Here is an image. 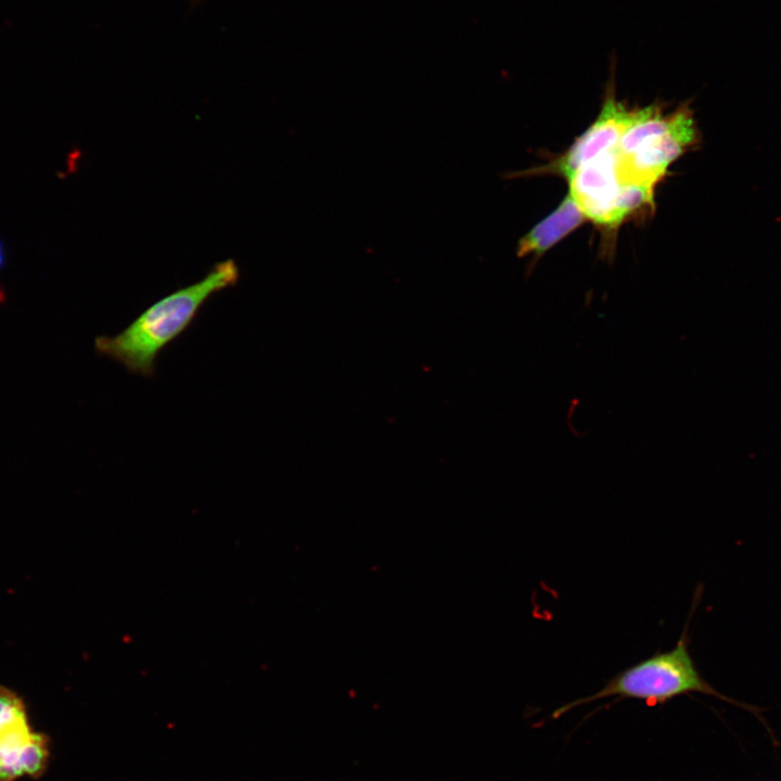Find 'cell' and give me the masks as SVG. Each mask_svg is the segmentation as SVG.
Here are the masks:
<instances>
[{"mask_svg": "<svg viewBox=\"0 0 781 781\" xmlns=\"http://www.w3.org/2000/svg\"><path fill=\"white\" fill-rule=\"evenodd\" d=\"M701 135L689 104L673 112L669 125L642 140L627 155L617 153V172L622 183L655 187L669 165L696 146Z\"/></svg>", "mask_w": 781, "mask_h": 781, "instance_id": "3", "label": "cell"}, {"mask_svg": "<svg viewBox=\"0 0 781 781\" xmlns=\"http://www.w3.org/2000/svg\"><path fill=\"white\" fill-rule=\"evenodd\" d=\"M586 220L577 203L567 194L550 215L521 238L516 248L517 256L539 257Z\"/></svg>", "mask_w": 781, "mask_h": 781, "instance_id": "7", "label": "cell"}, {"mask_svg": "<svg viewBox=\"0 0 781 781\" xmlns=\"http://www.w3.org/2000/svg\"><path fill=\"white\" fill-rule=\"evenodd\" d=\"M28 721L24 701L14 691L0 686V734Z\"/></svg>", "mask_w": 781, "mask_h": 781, "instance_id": "9", "label": "cell"}, {"mask_svg": "<svg viewBox=\"0 0 781 781\" xmlns=\"http://www.w3.org/2000/svg\"><path fill=\"white\" fill-rule=\"evenodd\" d=\"M613 72L596 120L560 158L549 166L550 171L562 175L567 181L582 164L617 149L623 133L633 118L635 111H629L615 98Z\"/></svg>", "mask_w": 781, "mask_h": 781, "instance_id": "4", "label": "cell"}, {"mask_svg": "<svg viewBox=\"0 0 781 781\" xmlns=\"http://www.w3.org/2000/svg\"><path fill=\"white\" fill-rule=\"evenodd\" d=\"M691 613L675 648L666 652H656L627 667L613 676L598 692L560 706L552 716L556 718L579 705L609 696L643 700L649 704H664L676 696L692 692L712 695L747 707L720 693L699 671L689 651L688 625Z\"/></svg>", "mask_w": 781, "mask_h": 781, "instance_id": "2", "label": "cell"}, {"mask_svg": "<svg viewBox=\"0 0 781 781\" xmlns=\"http://www.w3.org/2000/svg\"><path fill=\"white\" fill-rule=\"evenodd\" d=\"M192 1H193V2H199V1H201V0H192Z\"/></svg>", "mask_w": 781, "mask_h": 781, "instance_id": "11", "label": "cell"}, {"mask_svg": "<svg viewBox=\"0 0 781 781\" xmlns=\"http://www.w3.org/2000/svg\"><path fill=\"white\" fill-rule=\"evenodd\" d=\"M568 194L587 219L606 228L618 227L616 202L622 187L616 149L582 164L568 179Z\"/></svg>", "mask_w": 781, "mask_h": 781, "instance_id": "5", "label": "cell"}, {"mask_svg": "<svg viewBox=\"0 0 781 781\" xmlns=\"http://www.w3.org/2000/svg\"><path fill=\"white\" fill-rule=\"evenodd\" d=\"M654 187L623 183L616 202V217L620 225L626 217L644 206L653 207Z\"/></svg>", "mask_w": 781, "mask_h": 781, "instance_id": "8", "label": "cell"}, {"mask_svg": "<svg viewBox=\"0 0 781 781\" xmlns=\"http://www.w3.org/2000/svg\"><path fill=\"white\" fill-rule=\"evenodd\" d=\"M49 758V738L34 731L28 721L0 734V781H15L25 776L39 778L47 770Z\"/></svg>", "mask_w": 781, "mask_h": 781, "instance_id": "6", "label": "cell"}, {"mask_svg": "<svg viewBox=\"0 0 781 781\" xmlns=\"http://www.w3.org/2000/svg\"><path fill=\"white\" fill-rule=\"evenodd\" d=\"M4 261H5V257H4V252H3V245H2V242L0 241V270L2 269V267L4 265Z\"/></svg>", "mask_w": 781, "mask_h": 781, "instance_id": "10", "label": "cell"}, {"mask_svg": "<svg viewBox=\"0 0 781 781\" xmlns=\"http://www.w3.org/2000/svg\"><path fill=\"white\" fill-rule=\"evenodd\" d=\"M239 276L234 260L216 264L201 281L154 303L118 334L97 336V353L129 372L153 375L162 349L185 331L213 294L235 285Z\"/></svg>", "mask_w": 781, "mask_h": 781, "instance_id": "1", "label": "cell"}]
</instances>
